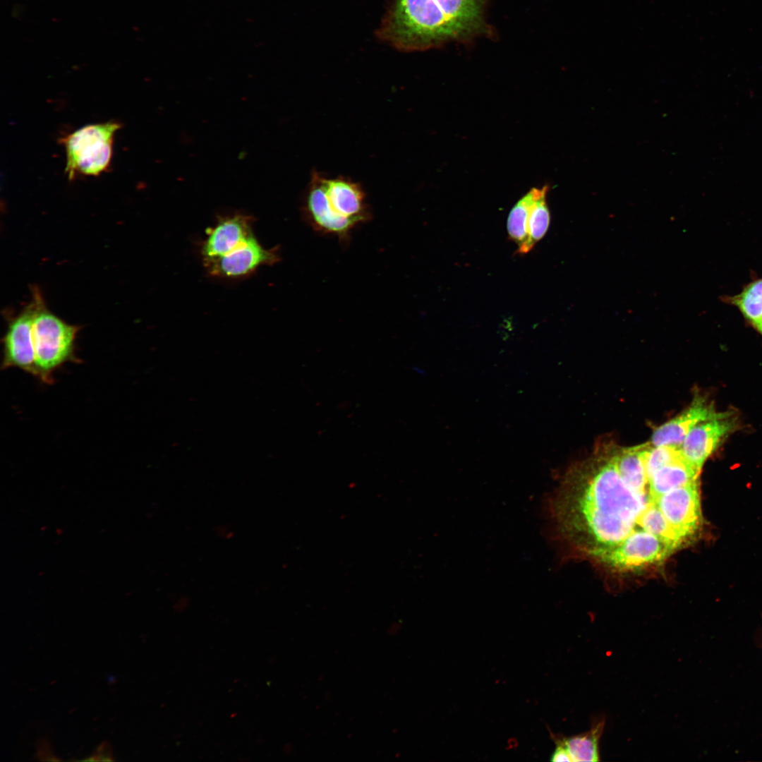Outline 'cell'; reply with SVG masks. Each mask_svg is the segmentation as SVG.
Masks as SVG:
<instances>
[{"mask_svg": "<svg viewBox=\"0 0 762 762\" xmlns=\"http://www.w3.org/2000/svg\"><path fill=\"white\" fill-rule=\"evenodd\" d=\"M605 718H598L586 732L564 738V744L572 761L596 762L600 760L599 740L603 732Z\"/></svg>", "mask_w": 762, "mask_h": 762, "instance_id": "8fae6325", "label": "cell"}, {"mask_svg": "<svg viewBox=\"0 0 762 762\" xmlns=\"http://www.w3.org/2000/svg\"><path fill=\"white\" fill-rule=\"evenodd\" d=\"M279 260L278 248H265L255 235L224 255L202 260L210 276L228 279L248 276L260 266L272 265Z\"/></svg>", "mask_w": 762, "mask_h": 762, "instance_id": "8992f818", "label": "cell"}, {"mask_svg": "<svg viewBox=\"0 0 762 762\" xmlns=\"http://www.w3.org/2000/svg\"><path fill=\"white\" fill-rule=\"evenodd\" d=\"M732 411L696 425L680 446L684 459L698 471L737 426Z\"/></svg>", "mask_w": 762, "mask_h": 762, "instance_id": "ba28073f", "label": "cell"}, {"mask_svg": "<svg viewBox=\"0 0 762 762\" xmlns=\"http://www.w3.org/2000/svg\"><path fill=\"white\" fill-rule=\"evenodd\" d=\"M726 411H716L705 397L697 395L683 412L655 429L651 437L653 446L680 447L687 434L699 423L720 417Z\"/></svg>", "mask_w": 762, "mask_h": 762, "instance_id": "30bf717a", "label": "cell"}, {"mask_svg": "<svg viewBox=\"0 0 762 762\" xmlns=\"http://www.w3.org/2000/svg\"><path fill=\"white\" fill-rule=\"evenodd\" d=\"M36 308L35 297L32 302L8 322L2 338L3 358L1 369L17 368L35 375V359L32 339V323Z\"/></svg>", "mask_w": 762, "mask_h": 762, "instance_id": "52a82bcc", "label": "cell"}, {"mask_svg": "<svg viewBox=\"0 0 762 762\" xmlns=\"http://www.w3.org/2000/svg\"><path fill=\"white\" fill-rule=\"evenodd\" d=\"M700 473L683 456L655 473L636 452L600 456L544 497L543 531L564 557L610 573L657 570L701 535Z\"/></svg>", "mask_w": 762, "mask_h": 762, "instance_id": "6da1fadb", "label": "cell"}, {"mask_svg": "<svg viewBox=\"0 0 762 762\" xmlns=\"http://www.w3.org/2000/svg\"><path fill=\"white\" fill-rule=\"evenodd\" d=\"M253 217L236 212L219 216L214 226L206 231V236L200 246L202 260L224 255L238 247L253 231Z\"/></svg>", "mask_w": 762, "mask_h": 762, "instance_id": "9c48e42d", "label": "cell"}, {"mask_svg": "<svg viewBox=\"0 0 762 762\" xmlns=\"http://www.w3.org/2000/svg\"><path fill=\"white\" fill-rule=\"evenodd\" d=\"M120 127L115 121L89 124L62 138L69 180L78 175L98 176L108 169L114 135Z\"/></svg>", "mask_w": 762, "mask_h": 762, "instance_id": "5b68a950", "label": "cell"}, {"mask_svg": "<svg viewBox=\"0 0 762 762\" xmlns=\"http://www.w3.org/2000/svg\"><path fill=\"white\" fill-rule=\"evenodd\" d=\"M548 186H544L538 197L533 202L528 222V241L524 254L528 253L546 234L550 222V214L547 205L546 196Z\"/></svg>", "mask_w": 762, "mask_h": 762, "instance_id": "5bb4252c", "label": "cell"}, {"mask_svg": "<svg viewBox=\"0 0 762 762\" xmlns=\"http://www.w3.org/2000/svg\"><path fill=\"white\" fill-rule=\"evenodd\" d=\"M485 0H392L378 37L402 52L423 51L488 30Z\"/></svg>", "mask_w": 762, "mask_h": 762, "instance_id": "7a4b0ae2", "label": "cell"}, {"mask_svg": "<svg viewBox=\"0 0 762 762\" xmlns=\"http://www.w3.org/2000/svg\"><path fill=\"white\" fill-rule=\"evenodd\" d=\"M305 221L316 232L349 241L351 233L371 218L361 184L344 176L313 171L301 207Z\"/></svg>", "mask_w": 762, "mask_h": 762, "instance_id": "3957f363", "label": "cell"}, {"mask_svg": "<svg viewBox=\"0 0 762 762\" xmlns=\"http://www.w3.org/2000/svg\"><path fill=\"white\" fill-rule=\"evenodd\" d=\"M36 308L32 323L35 375L52 384L54 373L66 363H80L75 354V339L80 329L51 313L40 293H33Z\"/></svg>", "mask_w": 762, "mask_h": 762, "instance_id": "277c9868", "label": "cell"}, {"mask_svg": "<svg viewBox=\"0 0 762 762\" xmlns=\"http://www.w3.org/2000/svg\"><path fill=\"white\" fill-rule=\"evenodd\" d=\"M723 301L737 307L755 328L762 320V278L748 284L739 294L724 297Z\"/></svg>", "mask_w": 762, "mask_h": 762, "instance_id": "4fadbf2b", "label": "cell"}, {"mask_svg": "<svg viewBox=\"0 0 762 762\" xmlns=\"http://www.w3.org/2000/svg\"><path fill=\"white\" fill-rule=\"evenodd\" d=\"M37 745V756L42 761H59L54 756L48 744L44 741H39Z\"/></svg>", "mask_w": 762, "mask_h": 762, "instance_id": "e0dca14e", "label": "cell"}, {"mask_svg": "<svg viewBox=\"0 0 762 762\" xmlns=\"http://www.w3.org/2000/svg\"><path fill=\"white\" fill-rule=\"evenodd\" d=\"M557 746L551 756L550 760L555 762L572 761L567 751L564 739L556 741Z\"/></svg>", "mask_w": 762, "mask_h": 762, "instance_id": "9a60e30c", "label": "cell"}, {"mask_svg": "<svg viewBox=\"0 0 762 762\" xmlns=\"http://www.w3.org/2000/svg\"><path fill=\"white\" fill-rule=\"evenodd\" d=\"M97 761H112V751L109 742L104 741L97 746L92 754Z\"/></svg>", "mask_w": 762, "mask_h": 762, "instance_id": "2e32d148", "label": "cell"}, {"mask_svg": "<svg viewBox=\"0 0 762 762\" xmlns=\"http://www.w3.org/2000/svg\"><path fill=\"white\" fill-rule=\"evenodd\" d=\"M755 329H756V330H757V331H758V332H759V333H760V334H761L762 335V320H761V321L760 322V323H759V324H758V325H757V326H756V327H755Z\"/></svg>", "mask_w": 762, "mask_h": 762, "instance_id": "ac0fdd59", "label": "cell"}, {"mask_svg": "<svg viewBox=\"0 0 762 762\" xmlns=\"http://www.w3.org/2000/svg\"><path fill=\"white\" fill-rule=\"evenodd\" d=\"M542 188H533L513 207L507 219L509 237L518 246V253L524 254L528 241V222L531 207L540 194Z\"/></svg>", "mask_w": 762, "mask_h": 762, "instance_id": "7c38bea8", "label": "cell"}]
</instances>
